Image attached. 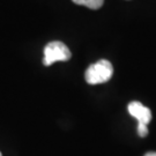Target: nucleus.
I'll list each match as a JSON object with an SVG mask.
<instances>
[{
    "label": "nucleus",
    "instance_id": "1",
    "mask_svg": "<svg viewBox=\"0 0 156 156\" xmlns=\"http://www.w3.org/2000/svg\"><path fill=\"white\" fill-rule=\"evenodd\" d=\"M113 67L111 62L105 59H101L95 64H91L84 74V79L87 83L89 84H100L105 83L112 78Z\"/></svg>",
    "mask_w": 156,
    "mask_h": 156
},
{
    "label": "nucleus",
    "instance_id": "2",
    "mask_svg": "<svg viewBox=\"0 0 156 156\" xmlns=\"http://www.w3.org/2000/svg\"><path fill=\"white\" fill-rule=\"evenodd\" d=\"M71 51L62 42L53 41L44 48L43 64L44 66H51L57 62H67L71 59Z\"/></svg>",
    "mask_w": 156,
    "mask_h": 156
},
{
    "label": "nucleus",
    "instance_id": "3",
    "mask_svg": "<svg viewBox=\"0 0 156 156\" xmlns=\"http://www.w3.org/2000/svg\"><path fill=\"white\" fill-rule=\"evenodd\" d=\"M129 115L134 117L138 123L148 125L151 120V111L149 108L145 106L140 102H131L127 106Z\"/></svg>",
    "mask_w": 156,
    "mask_h": 156
},
{
    "label": "nucleus",
    "instance_id": "4",
    "mask_svg": "<svg viewBox=\"0 0 156 156\" xmlns=\"http://www.w3.org/2000/svg\"><path fill=\"white\" fill-rule=\"evenodd\" d=\"M72 1L76 5L86 6L90 9H98L104 4V0H72Z\"/></svg>",
    "mask_w": 156,
    "mask_h": 156
},
{
    "label": "nucleus",
    "instance_id": "5",
    "mask_svg": "<svg viewBox=\"0 0 156 156\" xmlns=\"http://www.w3.org/2000/svg\"><path fill=\"white\" fill-rule=\"evenodd\" d=\"M136 129H138L139 136H141V138H146L148 135V127H147V125H145V124L138 123V128Z\"/></svg>",
    "mask_w": 156,
    "mask_h": 156
},
{
    "label": "nucleus",
    "instance_id": "6",
    "mask_svg": "<svg viewBox=\"0 0 156 156\" xmlns=\"http://www.w3.org/2000/svg\"><path fill=\"white\" fill-rule=\"evenodd\" d=\"M145 156H156V151H148Z\"/></svg>",
    "mask_w": 156,
    "mask_h": 156
},
{
    "label": "nucleus",
    "instance_id": "7",
    "mask_svg": "<svg viewBox=\"0 0 156 156\" xmlns=\"http://www.w3.org/2000/svg\"><path fill=\"white\" fill-rule=\"evenodd\" d=\"M0 156H2V155H1V153H0Z\"/></svg>",
    "mask_w": 156,
    "mask_h": 156
}]
</instances>
